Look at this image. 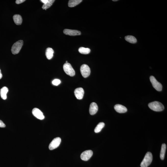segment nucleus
Here are the masks:
<instances>
[{
	"label": "nucleus",
	"instance_id": "21",
	"mask_svg": "<svg viewBox=\"0 0 167 167\" xmlns=\"http://www.w3.org/2000/svg\"><path fill=\"white\" fill-rule=\"evenodd\" d=\"M105 126V123L103 122H100L98 123L94 130L95 133H98L101 131Z\"/></svg>",
	"mask_w": 167,
	"mask_h": 167
},
{
	"label": "nucleus",
	"instance_id": "16",
	"mask_svg": "<svg viewBox=\"0 0 167 167\" xmlns=\"http://www.w3.org/2000/svg\"><path fill=\"white\" fill-rule=\"evenodd\" d=\"M54 53V51L52 48L49 47L46 49V55L47 59H51L53 56Z\"/></svg>",
	"mask_w": 167,
	"mask_h": 167
},
{
	"label": "nucleus",
	"instance_id": "4",
	"mask_svg": "<svg viewBox=\"0 0 167 167\" xmlns=\"http://www.w3.org/2000/svg\"><path fill=\"white\" fill-rule=\"evenodd\" d=\"M63 69L65 73L69 76H73L75 75V71L70 63H65L63 65Z\"/></svg>",
	"mask_w": 167,
	"mask_h": 167
},
{
	"label": "nucleus",
	"instance_id": "22",
	"mask_svg": "<svg viewBox=\"0 0 167 167\" xmlns=\"http://www.w3.org/2000/svg\"><path fill=\"white\" fill-rule=\"evenodd\" d=\"M80 53L83 54H87L91 52V50L88 48L84 47H80L78 50Z\"/></svg>",
	"mask_w": 167,
	"mask_h": 167
},
{
	"label": "nucleus",
	"instance_id": "14",
	"mask_svg": "<svg viewBox=\"0 0 167 167\" xmlns=\"http://www.w3.org/2000/svg\"><path fill=\"white\" fill-rule=\"evenodd\" d=\"M8 89L6 87H4L0 90V95L1 98L6 100L7 98V94L8 92Z\"/></svg>",
	"mask_w": 167,
	"mask_h": 167
},
{
	"label": "nucleus",
	"instance_id": "15",
	"mask_svg": "<svg viewBox=\"0 0 167 167\" xmlns=\"http://www.w3.org/2000/svg\"><path fill=\"white\" fill-rule=\"evenodd\" d=\"M13 20L15 24L17 25H21L22 23V18L21 15L18 14H16L13 16Z\"/></svg>",
	"mask_w": 167,
	"mask_h": 167
},
{
	"label": "nucleus",
	"instance_id": "17",
	"mask_svg": "<svg viewBox=\"0 0 167 167\" xmlns=\"http://www.w3.org/2000/svg\"><path fill=\"white\" fill-rule=\"evenodd\" d=\"M125 39L126 41L129 42V43L135 44L137 43V40L136 38L133 36L127 35L125 37Z\"/></svg>",
	"mask_w": 167,
	"mask_h": 167
},
{
	"label": "nucleus",
	"instance_id": "20",
	"mask_svg": "<svg viewBox=\"0 0 167 167\" xmlns=\"http://www.w3.org/2000/svg\"><path fill=\"white\" fill-rule=\"evenodd\" d=\"M55 1L54 0H48L47 2L43 4L42 7V8L43 9L46 10L47 9L49 8L52 6Z\"/></svg>",
	"mask_w": 167,
	"mask_h": 167
},
{
	"label": "nucleus",
	"instance_id": "25",
	"mask_svg": "<svg viewBox=\"0 0 167 167\" xmlns=\"http://www.w3.org/2000/svg\"><path fill=\"white\" fill-rule=\"evenodd\" d=\"M5 124L3 122L2 120H0V127H5Z\"/></svg>",
	"mask_w": 167,
	"mask_h": 167
},
{
	"label": "nucleus",
	"instance_id": "27",
	"mask_svg": "<svg viewBox=\"0 0 167 167\" xmlns=\"http://www.w3.org/2000/svg\"><path fill=\"white\" fill-rule=\"evenodd\" d=\"M114 1V2H116V1H118V0H113V1Z\"/></svg>",
	"mask_w": 167,
	"mask_h": 167
},
{
	"label": "nucleus",
	"instance_id": "11",
	"mask_svg": "<svg viewBox=\"0 0 167 167\" xmlns=\"http://www.w3.org/2000/svg\"><path fill=\"white\" fill-rule=\"evenodd\" d=\"M74 94L75 97L78 99L81 100L83 98L84 94V90L82 88H76L74 91Z\"/></svg>",
	"mask_w": 167,
	"mask_h": 167
},
{
	"label": "nucleus",
	"instance_id": "5",
	"mask_svg": "<svg viewBox=\"0 0 167 167\" xmlns=\"http://www.w3.org/2000/svg\"><path fill=\"white\" fill-rule=\"evenodd\" d=\"M150 81L153 87L157 91H162V84L158 82L154 76H151Z\"/></svg>",
	"mask_w": 167,
	"mask_h": 167
},
{
	"label": "nucleus",
	"instance_id": "26",
	"mask_svg": "<svg viewBox=\"0 0 167 167\" xmlns=\"http://www.w3.org/2000/svg\"><path fill=\"white\" fill-rule=\"evenodd\" d=\"M2 78V74L1 73V70L0 69V79H1Z\"/></svg>",
	"mask_w": 167,
	"mask_h": 167
},
{
	"label": "nucleus",
	"instance_id": "13",
	"mask_svg": "<svg viewBox=\"0 0 167 167\" xmlns=\"http://www.w3.org/2000/svg\"><path fill=\"white\" fill-rule=\"evenodd\" d=\"M114 109L117 112L120 113H125L127 111V109L125 107L120 104H117L114 106Z\"/></svg>",
	"mask_w": 167,
	"mask_h": 167
},
{
	"label": "nucleus",
	"instance_id": "10",
	"mask_svg": "<svg viewBox=\"0 0 167 167\" xmlns=\"http://www.w3.org/2000/svg\"><path fill=\"white\" fill-rule=\"evenodd\" d=\"M64 33L67 35L75 36L80 35L81 32L78 30H72L66 29L63 31Z\"/></svg>",
	"mask_w": 167,
	"mask_h": 167
},
{
	"label": "nucleus",
	"instance_id": "28",
	"mask_svg": "<svg viewBox=\"0 0 167 167\" xmlns=\"http://www.w3.org/2000/svg\"><path fill=\"white\" fill-rule=\"evenodd\" d=\"M68 63V61H66V63Z\"/></svg>",
	"mask_w": 167,
	"mask_h": 167
},
{
	"label": "nucleus",
	"instance_id": "19",
	"mask_svg": "<svg viewBox=\"0 0 167 167\" xmlns=\"http://www.w3.org/2000/svg\"><path fill=\"white\" fill-rule=\"evenodd\" d=\"M82 0H70L69 1L68 5L70 7H73L78 5L82 2Z\"/></svg>",
	"mask_w": 167,
	"mask_h": 167
},
{
	"label": "nucleus",
	"instance_id": "1",
	"mask_svg": "<svg viewBox=\"0 0 167 167\" xmlns=\"http://www.w3.org/2000/svg\"><path fill=\"white\" fill-rule=\"evenodd\" d=\"M148 106L151 109L155 111H162L164 109L163 105L158 101H154L149 103Z\"/></svg>",
	"mask_w": 167,
	"mask_h": 167
},
{
	"label": "nucleus",
	"instance_id": "9",
	"mask_svg": "<svg viewBox=\"0 0 167 167\" xmlns=\"http://www.w3.org/2000/svg\"><path fill=\"white\" fill-rule=\"evenodd\" d=\"M32 113L35 117L39 120H43L45 118L43 113L38 109L36 108L33 109Z\"/></svg>",
	"mask_w": 167,
	"mask_h": 167
},
{
	"label": "nucleus",
	"instance_id": "7",
	"mask_svg": "<svg viewBox=\"0 0 167 167\" xmlns=\"http://www.w3.org/2000/svg\"><path fill=\"white\" fill-rule=\"evenodd\" d=\"M61 140L60 137H58L55 138L51 142L49 145V149L50 150H52L57 148L60 145Z\"/></svg>",
	"mask_w": 167,
	"mask_h": 167
},
{
	"label": "nucleus",
	"instance_id": "12",
	"mask_svg": "<svg viewBox=\"0 0 167 167\" xmlns=\"http://www.w3.org/2000/svg\"><path fill=\"white\" fill-rule=\"evenodd\" d=\"M98 110V107L96 103L92 102L90 105L89 112L91 115H93L96 114Z\"/></svg>",
	"mask_w": 167,
	"mask_h": 167
},
{
	"label": "nucleus",
	"instance_id": "6",
	"mask_svg": "<svg viewBox=\"0 0 167 167\" xmlns=\"http://www.w3.org/2000/svg\"><path fill=\"white\" fill-rule=\"evenodd\" d=\"M81 74L84 78H87L89 76L91 73V69L88 65H83L80 68Z\"/></svg>",
	"mask_w": 167,
	"mask_h": 167
},
{
	"label": "nucleus",
	"instance_id": "24",
	"mask_svg": "<svg viewBox=\"0 0 167 167\" xmlns=\"http://www.w3.org/2000/svg\"><path fill=\"white\" fill-rule=\"evenodd\" d=\"M25 1V0H17L16 1V3L17 4H19L22 3Z\"/></svg>",
	"mask_w": 167,
	"mask_h": 167
},
{
	"label": "nucleus",
	"instance_id": "18",
	"mask_svg": "<svg viewBox=\"0 0 167 167\" xmlns=\"http://www.w3.org/2000/svg\"><path fill=\"white\" fill-rule=\"evenodd\" d=\"M166 148V145L164 143L162 145L160 154V159L162 160H163L164 159Z\"/></svg>",
	"mask_w": 167,
	"mask_h": 167
},
{
	"label": "nucleus",
	"instance_id": "23",
	"mask_svg": "<svg viewBox=\"0 0 167 167\" xmlns=\"http://www.w3.org/2000/svg\"><path fill=\"white\" fill-rule=\"evenodd\" d=\"M61 81L60 80L58 79H55L52 82V84L56 86L59 85Z\"/></svg>",
	"mask_w": 167,
	"mask_h": 167
},
{
	"label": "nucleus",
	"instance_id": "2",
	"mask_svg": "<svg viewBox=\"0 0 167 167\" xmlns=\"http://www.w3.org/2000/svg\"><path fill=\"white\" fill-rule=\"evenodd\" d=\"M152 160V155L150 152H148L146 153L144 159L140 164L141 167H147L151 163Z\"/></svg>",
	"mask_w": 167,
	"mask_h": 167
},
{
	"label": "nucleus",
	"instance_id": "8",
	"mask_svg": "<svg viewBox=\"0 0 167 167\" xmlns=\"http://www.w3.org/2000/svg\"><path fill=\"white\" fill-rule=\"evenodd\" d=\"M93 155V152L92 150H86L81 154V158L83 160L87 161L90 159Z\"/></svg>",
	"mask_w": 167,
	"mask_h": 167
},
{
	"label": "nucleus",
	"instance_id": "3",
	"mask_svg": "<svg viewBox=\"0 0 167 167\" xmlns=\"http://www.w3.org/2000/svg\"><path fill=\"white\" fill-rule=\"evenodd\" d=\"M23 44V42L21 40H19L14 43L11 49V52L13 54L16 55L18 54L21 50Z\"/></svg>",
	"mask_w": 167,
	"mask_h": 167
}]
</instances>
